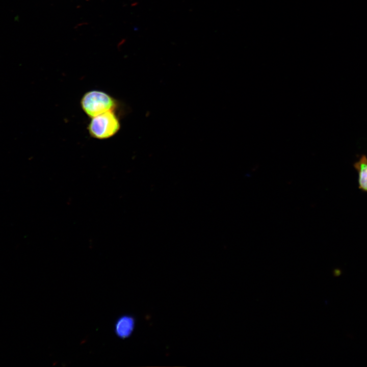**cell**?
<instances>
[{
    "mask_svg": "<svg viewBox=\"0 0 367 367\" xmlns=\"http://www.w3.org/2000/svg\"><path fill=\"white\" fill-rule=\"evenodd\" d=\"M120 128L119 119L114 110L91 118L88 126L90 136L100 140L109 139L114 136Z\"/></svg>",
    "mask_w": 367,
    "mask_h": 367,
    "instance_id": "cell-2",
    "label": "cell"
},
{
    "mask_svg": "<svg viewBox=\"0 0 367 367\" xmlns=\"http://www.w3.org/2000/svg\"><path fill=\"white\" fill-rule=\"evenodd\" d=\"M353 166L358 173L359 189L367 193V156L362 154Z\"/></svg>",
    "mask_w": 367,
    "mask_h": 367,
    "instance_id": "cell-3",
    "label": "cell"
},
{
    "mask_svg": "<svg viewBox=\"0 0 367 367\" xmlns=\"http://www.w3.org/2000/svg\"><path fill=\"white\" fill-rule=\"evenodd\" d=\"M334 274L335 276H338L341 274V272L339 270H335L334 271Z\"/></svg>",
    "mask_w": 367,
    "mask_h": 367,
    "instance_id": "cell-5",
    "label": "cell"
},
{
    "mask_svg": "<svg viewBox=\"0 0 367 367\" xmlns=\"http://www.w3.org/2000/svg\"><path fill=\"white\" fill-rule=\"evenodd\" d=\"M81 106L85 113L90 118L111 110L117 106L115 98L100 90H91L85 93L81 100Z\"/></svg>",
    "mask_w": 367,
    "mask_h": 367,
    "instance_id": "cell-1",
    "label": "cell"
},
{
    "mask_svg": "<svg viewBox=\"0 0 367 367\" xmlns=\"http://www.w3.org/2000/svg\"><path fill=\"white\" fill-rule=\"evenodd\" d=\"M134 326V321L132 318L127 316L122 317L116 324L115 331L119 337L125 338L130 334Z\"/></svg>",
    "mask_w": 367,
    "mask_h": 367,
    "instance_id": "cell-4",
    "label": "cell"
}]
</instances>
